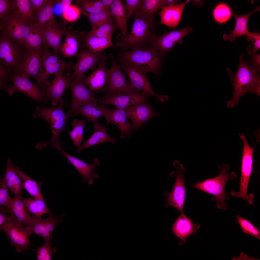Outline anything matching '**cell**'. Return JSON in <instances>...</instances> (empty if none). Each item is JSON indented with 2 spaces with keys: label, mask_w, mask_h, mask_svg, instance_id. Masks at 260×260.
Returning a JSON list of instances; mask_svg holds the SVG:
<instances>
[{
  "label": "cell",
  "mask_w": 260,
  "mask_h": 260,
  "mask_svg": "<svg viewBox=\"0 0 260 260\" xmlns=\"http://www.w3.org/2000/svg\"><path fill=\"white\" fill-rule=\"evenodd\" d=\"M243 54L240 55L239 65L235 74H233L229 68L227 69L234 89L232 98L227 103V106L228 108L234 107L238 104L241 97L247 93H254L260 96L259 73L243 60Z\"/></svg>",
  "instance_id": "obj_1"
},
{
  "label": "cell",
  "mask_w": 260,
  "mask_h": 260,
  "mask_svg": "<svg viewBox=\"0 0 260 260\" xmlns=\"http://www.w3.org/2000/svg\"><path fill=\"white\" fill-rule=\"evenodd\" d=\"M218 168L220 172L217 176L194 184L193 188L213 195L211 201L215 202V206L219 209L226 210L228 206L225 201L228 200L229 196L225 191V185L228 181L234 180L237 175L234 172L229 173L230 167L228 164H223Z\"/></svg>",
  "instance_id": "obj_2"
},
{
  "label": "cell",
  "mask_w": 260,
  "mask_h": 260,
  "mask_svg": "<svg viewBox=\"0 0 260 260\" xmlns=\"http://www.w3.org/2000/svg\"><path fill=\"white\" fill-rule=\"evenodd\" d=\"M163 57L159 52L150 46L124 52L119 58L146 73L151 72L158 75L163 64Z\"/></svg>",
  "instance_id": "obj_3"
},
{
  "label": "cell",
  "mask_w": 260,
  "mask_h": 260,
  "mask_svg": "<svg viewBox=\"0 0 260 260\" xmlns=\"http://www.w3.org/2000/svg\"><path fill=\"white\" fill-rule=\"evenodd\" d=\"M131 32L126 39L114 46L124 50L150 46L151 40L156 35V22H150L140 17L134 16Z\"/></svg>",
  "instance_id": "obj_4"
},
{
  "label": "cell",
  "mask_w": 260,
  "mask_h": 260,
  "mask_svg": "<svg viewBox=\"0 0 260 260\" xmlns=\"http://www.w3.org/2000/svg\"><path fill=\"white\" fill-rule=\"evenodd\" d=\"M68 106L65 102L58 103L57 107L49 108L43 105L41 107L36 108L32 115L34 118L40 117L47 120L50 125L52 132L51 139L46 142L40 143L37 144L39 149L46 146L49 144L61 143L59 136L60 133L65 130V125L69 118L67 114L64 112V107Z\"/></svg>",
  "instance_id": "obj_5"
},
{
  "label": "cell",
  "mask_w": 260,
  "mask_h": 260,
  "mask_svg": "<svg viewBox=\"0 0 260 260\" xmlns=\"http://www.w3.org/2000/svg\"><path fill=\"white\" fill-rule=\"evenodd\" d=\"M75 64L62 60L58 54L51 53L49 48L45 50L41 58L39 80L37 84L44 90L49 84L48 79L52 75L62 74L64 71H70Z\"/></svg>",
  "instance_id": "obj_6"
},
{
  "label": "cell",
  "mask_w": 260,
  "mask_h": 260,
  "mask_svg": "<svg viewBox=\"0 0 260 260\" xmlns=\"http://www.w3.org/2000/svg\"><path fill=\"white\" fill-rule=\"evenodd\" d=\"M27 51L19 42L0 34V63L13 73L20 65Z\"/></svg>",
  "instance_id": "obj_7"
},
{
  "label": "cell",
  "mask_w": 260,
  "mask_h": 260,
  "mask_svg": "<svg viewBox=\"0 0 260 260\" xmlns=\"http://www.w3.org/2000/svg\"><path fill=\"white\" fill-rule=\"evenodd\" d=\"M243 143L241 165V174L240 182L239 191H232L231 195L234 197L242 198L247 201L251 205H253L254 195L252 193L248 194V188L251 175L253 164V154L254 151L253 147H251L245 136L240 134Z\"/></svg>",
  "instance_id": "obj_8"
},
{
  "label": "cell",
  "mask_w": 260,
  "mask_h": 260,
  "mask_svg": "<svg viewBox=\"0 0 260 260\" xmlns=\"http://www.w3.org/2000/svg\"><path fill=\"white\" fill-rule=\"evenodd\" d=\"M118 61L119 66L128 76L130 87L134 92L141 93L148 97L155 96L161 102L168 100V96L159 94L153 90L147 78V73L133 67L122 59L119 58Z\"/></svg>",
  "instance_id": "obj_9"
},
{
  "label": "cell",
  "mask_w": 260,
  "mask_h": 260,
  "mask_svg": "<svg viewBox=\"0 0 260 260\" xmlns=\"http://www.w3.org/2000/svg\"><path fill=\"white\" fill-rule=\"evenodd\" d=\"M13 83L9 84L6 89L7 93L12 96L16 91L21 92L35 101L46 103L48 99L45 97L43 91L37 84L31 82L29 78L19 74L16 71L11 79Z\"/></svg>",
  "instance_id": "obj_10"
},
{
  "label": "cell",
  "mask_w": 260,
  "mask_h": 260,
  "mask_svg": "<svg viewBox=\"0 0 260 260\" xmlns=\"http://www.w3.org/2000/svg\"><path fill=\"white\" fill-rule=\"evenodd\" d=\"M111 67L106 95H112L128 94L135 92L131 89L129 81L123 73L121 67L117 65L113 55L110 54Z\"/></svg>",
  "instance_id": "obj_11"
},
{
  "label": "cell",
  "mask_w": 260,
  "mask_h": 260,
  "mask_svg": "<svg viewBox=\"0 0 260 260\" xmlns=\"http://www.w3.org/2000/svg\"><path fill=\"white\" fill-rule=\"evenodd\" d=\"M194 28L188 26L181 30L173 31L160 35H155L152 38L151 45L163 57L177 44H182V38L192 31Z\"/></svg>",
  "instance_id": "obj_12"
},
{
  "label": "cell",
  "mask_w": 260,
  "mask_h": 260,
  "mask_svg": "<svg viewBox=\"0 0 260 260\" xmlns=\"http://www.w3.org/2000/svg\"><path fill=\"white\" fill-rule=\"evenodd\" d=\"M177 168L176 181L172 190L166 193L167 204L174 207L183 213V208L186 197V189L185 183L184 172L185 169L180 164L176 163Z\"/></svg>",
  "instance_id": "obj_13"
},
{
  "label": "cell",
  "mask_w": 260,
  "mask_h": 260,
  "mask_svg": "<svg viewBox=\"0 0 260 260\" xmlns=\"http://www.w3.org/2000/svg\"><path fill=\"white\" fill-rule=\"evenodd\" d=\"M46 49L39 48L27 50L16 70L17 73L28 78L30 77L33 78L38 83L40 78L41 58L43 52Z\"/></svg>",
  "instance_id": "obj_14"
},
{
  "label": "cell",
  "mask_w": 260,
  "mask_h": 260,
  "mask_svg": "<svg viewBox=\"0 0 260 260\" xmlns=\"http://www.w3.org/2000/svg\"><path fill=\"white\" fill-rule=\"evenodd\" d=\"M0 24V34L13 39L25 45V39L31 29V25H27L12 12Z\"/></svg>",
  "instance_id": "obj_15"
},
{
  "label": "cell",
  "mask_w": 260,
  "mask_h": 260,
  "mask_svg": "<svg viewBox=\"0 0 260 260\" xmlns=\"http://www.w3.org/2000/svg\"><path fill=\"white\" fill-rule=\"evenodd\" d=\"M106 54L102 51L95 53L88 51L85 48H81L78 54L77 62L73 69L71 80H83L86 77L84 74L85 72L96 69L97 63Z\"/></svg>",
  "instance_id": "obj_16"
},
{
  "label": "cell",
  "mask_w": 260,
  "mask_h": 260,
  "mask_svg": "<svg viewBox=\"0 0 260 260\" xmlns=\"http://www.w3.org/2000/svg\"><path fill=\"white\" fill-rule=\"evenodd\" d=\"M148 98L141 93L136 92L116 95L105 94L97 99V103L101 105H112L125 110L137 105L148 103Z\"/></svg>",
  "instance_id": "obj_17"
},
{
  "label": "cell",
  "mask_w": 260,
  "mask_h": 260,
  "mask_svg": "<svg viewBox=\"0 0 260 260\" xmlns=\"http://www.w3.org/2000/svg\"><path fill=\"white\" fill-rule=\"evenodd\" d=\"M22 225L12 220L0 227L11 242V245L18 252L29 249L30 241L29 236L25 231Z\"/></svg>",
  "instance_id": "obj_18"
},
{
  "label": "cell",
  "mask_w": 260,
  "mask_h": 260,
  "mask_svg": "<svg viewBox=\"0 0 260 260\" xmlns=\"http://www.w3.org/2000/svg\"><path fill=\"white\" fill-rule=\"evenodd\" d=\"M107 58L106 54L98 62V68L83 80L85 85L92 91L106 92V91L110 73V69L106 65Z\"/></svg>",
  "instance_id": "obj_19"
},
{
  "label": "cell",
  "mask_w": 260,
  "mask_h": 260,
  "mask_svg": "<svg viewBox=\"0 0 260 260\" xmlns=\"http://www.w3.org/2000/svg\"><path fill=\"white\" fill-rule=\"evenodd\" d=\"M52 146L64 155L68 160L67 163H71L81 175L83 177L84 182L90 185L93 184V179L98 177V174L94 170L96 166L100 165V162L97 158H95L93 162L91 164H89L67 153L59 144H55Z\"/></svg>",
  "instance_id": "obj_20"
},
{
  "label": "cell",
  "mask_w": 260,
  "mask_h": 260,
  "mask_svg": "<svg viewBox=\"0 0 260 260\" xmlns=\"http://www.w3.org/2000/svg\"><path fill=\"white\" fill-rule=\"evenodd\" d=\"M71 76L69 72L65 75L62 74L55 75L53 80L49 82L46 88L43 90L45 97L51 99L52 106H56L58 102H65L62 97L65 91L70 86Z\"/></svg>",
  "instance_id": "obj_21"
},
{
  "label": "cell",
  "mask_w": 260,
  "mask_h": 260,
  "mask_svg": "<svg viewBox=\"0 0 260 260\" xmlns=\"http://www.w3.org/2000/svg\"><path fill=\"white\" fill-rule=\"evenodd\" d=\"M112 35L98 37L89 32H82L79 33L78 47L88 49L89 52L97 53L109 47L114 46L112 42Z\"/></svg>",
  "instance_id": "obj_22"
},
{
  "label": "cell",
  "mask_w": 260,
  "mask_h": 260,
  "mask_svg": "<svg viewBox=\"0 0 260 260\" xmlns=\"http://www.w3.org/2000/svg\"><path fill=\"white\" fill-rule=\"evenodd\" d=\"M72 92V100L69 110L89 103L97 102L93 91L87 87L82 80H71L69 82Z\"/></svg>",
  "instance_id": "obj_23"
},
{
  "label": "cell",
  "mask_w": 260,
  "mask_h": 260,
  "mask_svg": "<svg viewBox=\"0 0 260 260\" xmlns=\"http://www.w3.org/2000/svg\"><path fill=\"white\" fill-rule=\"evenodd\" d=\"M128 118L132 121L133 130H138L145 122L160 113L154 112L152 106L148 103L137 105L125 110Z\"/></svg>",
  "instance_id": "obj_24"
},
{
  "label": "cell",
  "mask_w": 260,
  "mask_h": 260,
  "mask_svg": "<svg viewBox=\"0 0 260 260\" xmlns=\"http://www.w3.org/2000/svg\"><path fill=\"white\" fill-rule=\"evenodd\" d=\"M107 123L113 124L120 130V137L125 138L130 136L133 130L132 124L129 123L127 117L125 110L116 107L109 108L104 116Z\"/></svg>",
  "instance_id": "obj_25"
},
{
  "label": "cell",
  "mask_w": 260,
  "mask_h": 260,
  "mask_svg": "<svg viewBox=\"0 0 260 260\" xmlns=\"http://www.w3.org/2000/svg\"><path fill=\"white\" fill-rule=\"evenodd\" d=\"M200 227L199 224L194 223L182 213L172 224V230L173 234L180 239L179 244L182 245L185 243L186 239L189 236L197 233Z\"/></svg>",
  "instance_id": "obj_26"
},
{
  "label": "cell",
  "mask_w": 260,
  "mask_h": 260,
  "mask_svg": "<svg viewBox=\"0 0 260 260\" xmlns=\"http://www.w3.org/2000/svg\"><path fill=\"white\" fill-rule=\"evenodd\" d=\"M190 1L162 8L158 13L161 18L160 23L169 28H175L179 24L185 5Z\"/></svg>",
  "instance_id": "obj_27"
},
{
  "label": "cell",
  "mask_w": 260,
  "mask_h": 260,
  "mask_svg": "<svg viewBox=\"0 0 260 260\" xmlns=\"http://www.w3.org/2000/svg\"><path fill=\"white\" fill-rule=\"evenodd\" d=\"M109 109L105 105H100L96 102H92L69 110L67 113L69 118L77 114L82 115L87 118L89 122H93L94 124L98 122L100 117L104 116Z\"/></svg>",
  "instance_id": "obj_28"
},
{
  "label": "cell",
  "mask_w": 260,
  "mask_h": 260,
  "mask_svg": "<svg viewBox=\"0 0 260 260\" xmlns=\"http://www.w3.org/2000/svg\"><path fill=\"white\" fill-rule=\"evenodd\" d=\"M112 19L121 31L120 41L125 40L128 36L127 26L128 19L124 5L120 0H114L110 8Z\"/></svg>",
  "instance_id": "obj_29"
},
{
  "label": "cell",
  "mask_w": 260,
  "mask_h": 260,
  "mask_svg": "<svg viewBox=\"0 0 260 260\" xmlns=\"http://www.w3.org/2000/svg\"><path fill=\"white\" fill-rule=\"evenodd\" d=\"M57 1L49 0L46 6L35 16L32 25L43 28L60 27L55 19L53 12L54 6Z\"/></svg>",
  "instance_id": "obj_30"
},
{
  "label": "cell",
  "mask_w": 260,
  "mask_h": 260,
  "mask_svg": "<svg viewBox=\"0 0 260 260\" xmlns=\"http://www.w3.org/2000/svg\"><path fill=\"white\" fill-rule=\"evenodd\" d=\"M94 124L93 133L87 140L77 147V152H79L84 149L104 142H109L113 144L115 143L117 139L109 136L105 126H101L98 122Z\"/></svg>",
  "instance_id": "obj_31"
},
{
  "label": "cell",
  "mask_w": 260,
  "mask_h": 260,
  "mask_svg": "<svg viewBox=\"0 0 260 260\" xmlns=\"http://www.w3.org/2000/svg\"><path fill=\"white\" fill-rule=\"evenodd\" d=\"M7 208L8 213L13 217L14 221L19 224L28 225L32 221L33 217L27 210L21 200L15 197Z\"/></svg>",
  "instance_id": "obj_32"
},
{
  "label": "cell",
  "mask_w": 260,
  "mask_h": 260,
  "mask_svg": "<svg viewBox=\"0 0 260 260\" xmlns=\"http://www.w3.org/2000/svg\"><path fill=\"white\" fill-rule=\"evenodd\" d=\"M260 6L258 7L252 12L246 14L242 15H235L232 13V15L235 19V26L233 30L230 32V34H224L223 36L224 39L229 40L231 42L234 41L237 37L243 35L248 36L251 32L248 29L247 22L250 16L254 13L260 10Z\"/></svg>",
  "instance_id": "obj_33"
},
{
  "label": "cell",
  "mask_w": 260,
  "mask_h": 260,
  "mask_svg": "<svg viewBox=\"0 0 260 260\" xmlns=\"http://www.w3.org/2000/svg\"><path fill=\"white\" fill-rule=\"evenodd\" d=\"M3 178L6 184L9 189L14 194L15 197L22 200L23 187L21 181L9 159L6 161V170Z\"/></svg>",
  "instance_id": "obj_34"
},
{
  "label": "cell",
  "mask_w": 260,
  "mask_h": 260,
  "mask_svg": "<svg viewBox=\"0 0 260 260\" xmlns=\"http://www.w3.org/2000/svg\"><path fill=\"white\" fill-rule=\"evenodd\" d=\"M12 12L27 25H32L35 15L30 0H13Z\"/></svg>",
  "instance_id": "obj_35"
},
{
  "label": "cell",
  "mask_w": 260,
  "mask_h": 260,
  "mask_svg": "<svg viewBox=\"0 0 260 260\" xmlns=\"http://www.w3.org/2000/svg\"><path fill=\"white\" fill-rule=\"evenodd\" d=\"M43 29L45 38L49 47L52 48L54 53L57 54L62 37L66 35L72 28L71 26L62 29L60 27H53Z\"/></svg>",
  "instance_id": "obj_36"
},
{
  "label": "cell",
  "mask_w": 260,
  "mask_h": 260,
  "mask_svg": "<svg viewBox=\"0 0 260 260\" xmlns=\"http://www.w3.org/2000/svg\"><path fill=\"white\" fill-rule=\"evenodd\" d=\"M165 6H166V0H144L143 3L140 9L130 18L137 16L152 22L155 14L159 9Z\"/></svg>",
  "instance_id": "obj_37"
},
{
  "label": "cell",
  "mask_w": 260,
  "mask_h": 260,
  "mask_svg": "<svg viewBox=\"0 0 260 260\" xmlns=\"http://www.w3.org/2000/svg\"><path fill=\"white\" fill-rule=\"evenodd\" d=\"M79 33L76 30L72 29L66 35L65 38L58 51L60 54L65 57L71 58L78 56Z\"/></svg>",
  "instance_id": "obj_38"
},
{
  "label": "cell",
  "mask_w": 260,
  "mask_h": 260,
  "mask_svg": "<svg viewBox=\"0 0 260 260\" xmlns=\"http://www.w3.org/2000/svg\"><path fill=\"white\" fill-rule=\"evenodd\" d=\"M25 45L27 50L39 48H49L45 38L43 28L32 25H31V29L26 38Z\"/></svg>",
  "instance_id": "obj_39"
},
{
  "label": "cell",
  "mask_w": 260,
  "mask_h": 260,
  "mask_svg": "<svg viewBox=\"0 0 260 260\" xmlns=\"http://www.w3.org/2000/svg\"><path fill=\"white\" fill-rule=\"evenodd\" d=\"M12 164L21 180L23 188L33 198L44 200L41 189L42 182H37L31 179L21 170L14 164Z\"/></svg>",
  "instance_id": "obj_40"
},
{
  "label": "cell",
  "mask_w": 260,
  "mask_h": 260,
  "mask_svg": "<svg viewBox=\"0 0 260 260\" xmlns=\"http://www.w3.org/2000/svg\"><path fill=\"white\" fill-rule=\"evenodd\" d=\"M21 200L27 210L34 217L42 218V216L46 214L49 215H53L46 205L44 200L26 197L22 198Z\"/></svg>",
  "instance_id": "obj_41"
},
{
  "label": "cell",
  "mask_w": 260,
  "mask_h": 260,
  "mask_svg": "<svg viewBox=\"0 0 260 260\" xmlns=\"http://www.w3.org/2000/svg\"><path fill=\"white\" fill-rule=\"evenodd\" d=\"M85 122V119H75L71 122L73 128L68 132L71 139L77 147L84 141L83 135Z\"/></svg>",
  "instance_id": "obj_42"
},
{
  "label": "cell",
  "mask_w": 260,
  "mask_h": 260,
  "mask_svg": "<svg viewBox=\"0 0 260 260\" xmlns=\"http://www.w3.org/2000/svg\"><path fill=\"white\" fill-rule=\"evenodd\" d=\"M119 28L112 19L91 29L89 32L98 37L112 35L114 32Z\"/></svg>",
  "instance_id": "obj_43"
},
{
  "label": "cell",
  "mask_w": 260,
  "mask_h": 260,
  "mask_svg": "<svg viewBox=\"0 0 260 260\" xmlns=\"http://www.w3.org/2000/svg\"><path fill=\"white\" fill-rule=\"evenodd\" d=\"M88 18L92 26L94 28L100 24L112 19L110 10L96 13L81 12Z\"/></svg>",
  "instance_id": "obj_44"
},
{
  "label": "cell",
  "mask_w": 260,
  "mask_h": 260,
  "mask_svg": "<svg viewBox=\"0 0 260 260\" xmlns=\"http://www.w3.org/2000/svg\"><path fill=\"white\" fill-rule=\"evenodd\" d=\"M47 219L33 217L32 221L29 224L24 227L25 231L29 236L33 234L40 236L45 230Z\"/></svg>",
  "instance_id": "obj_45"
},
{
  "label": "cell",
  "mask_w": 260,
  "mask_h": 260,
  "mask_svg": "<svg viewBox=\"0 0 260 260\" xmlns=\"http://www.w3.org/2000/svg\"><path fill=\"white\" fill-rule=\"evenodd\" d=\"M64 214L58 216L53 215H49L47 218V222L45 230L42 233L40 236L45 240H51L52 238L53 232L56 226L62 220Z\"/></svg>",
  "instance_id": "obj_46"
},
{
  "label": "cell",
  "mask_w": 260,
  "mask_h": 260,
  "mask_svg": "<svg viewBox=\"0 0 260 260\" xmlns=\"http://www.w3.org/2000/svg\"><path fill=\"white\" fill-rule=\"evenodd\" d=\"M230 9L227 5L220 3L218 5L213 11V16L217 22L223 23L227 21L232 15Z\"/></svg>",
  "instance_id": "obj_47"
},
{
  "label": "cell",
  "mask_w": 260,
  "mask_h": 260,
  "mask_svg": "<svg viewBox=\"0 0 260 260\" xmlns=\"http://www.w3.org/2000/svg\"><path fill=\"white\" fill-rule=\"evenodd\" d=\"M236 217L243 233L251 235L260 239V232L256 227L248 220L242 218L240 215L236 214Z\"/></svg>",
  "instance_id": "obj_48"
},
{
  "label": "cell",
  "mask_w": 260,
  "mask_h": 260,
  "mask_svg": "<svg viewBox=\"0 0 260 260\" xmlns=\"http://www.w3.org/2000/svg\"><path fill=\"white\" fill-rule=\"evenodd\" d=\"M51 241H46L41 247L37 249V260H51L53 253L56 251L55 249L52 247Z\"/></svg>",
  "instance_id": "obj_49"
},
{
  "label": "cell",
  "mask_w": 260,
  "mask_h": 260,
  "mask_svg": "<svg viewBox=\"0 0 260 260\" xmlns=\"http://www.w3.org/2000/svg\"><path fill=\"white\" fill-rule=\"evenodd\" d=\"M81 13V11L78 6L71 4L65 9L62 15L65 21L71 22L78 20Z\"/></svg>",
  "instance_id": "obj_50"
},
{
  "label": "cell",
  "mask_w": 260,
  "mask_h": 260,
  "mask_svg": "<svg viewBox=\"0 0 260 260\" xmlns=\"http://www.w3.org/2000/svg\"><path fill=\"white\" fill-rule=\"evenodd\" d=\"M9 189L6 184L4 178L0 180V204L2 206L7 207L12 199L9 194Z\"/></svg>",
  "instance_id": "obj_51"
},
{
  "label": "cell",
  "mask_w": 260,
  "mask_h": 260,
  "mask_svg": "<svg viewBox=\"0 0 260 260\" xmlns=\"http://www.w3.org/2000/svg\"><path fill=\"white\" fill-rule=\"evenodd\" d=\"M124 5L128 19L136 12L143 3L144 0H126Z\"/></svg>",
  "instance_id": "obj_52"
},
{
  "label": "cell",
  "mask_w": 260,
  "mask_h": 260,
  "mask_svg": "<svg viewBox=\"0 0 260 260\" xmlns=\"http://www.w3.org/2000/svg\"><path fill=\"white\" fill-rule=\"evenodd\" d=\"M13 73L10 72L4 65L0 63V88L6 89L11 80Z\"/></svg>",
  "instance_id": "obj_53"
},
{
  "label": "cell",
  "mask_w": 260,
  "mask_h": 260,
  "mask_svg": "<svg viewBox=\"0 0 260 260\" xmlns=\"http://www.w3.org/2000/svg\"><path fill=\"white\" fill-rule=\"evenodd\" d=\"M12 9L13 0H0V23L10 15Z\"/></svg>",
  "instance_id": "obj_54"
},
{
  "label": "cell",
  "mask_w": 260,
  "mask_h": 260,
  "mask_svg": "<svg viewBox=\"0 0 260 260\" xmlns=\"http://www.w3.org/2000/svg\"><path fill=\"white\" fill-rule=\"evenodd\" d=\"M246 51L251 58L252 64L251 66L259 73L260 70V54L253 53L251 50V46L249 45L247 46Z\"/></svg>",
  "instance_id": "obj_55"
},
{
  "label": "cell",
  "mask_w": 260,
  "mask_h": 260,
  "mask_svg": "<svg viewBox=\"0 0 260 260\" xmlns=\"http://www.w3.org/2000/svg\"><path fill=\"white\" fill-rule=\"evenodd\" d=\"M248 41H251L253 44V49L252 51L253 53H257L260 48V35L257 32H251L249 35L247 37Z\"/></svg>",
  "instance_id": "obj_56"
},
{
  "label": "cell",
  "mask_w": 260,
  "mask_h": 260,
  "mask_svg": "<svg viewBox=\"0 0 260 260\" xmlns=\"http://www.w3.org/2000/svg\"><path fill=\"white\" fill-rule=\"evenodd\" d=\"M30 0L35 16L44 7L49 1V0Z\"/></svg>",
  "instance_id": "obj_57"
},
{
  "label": "cell",
  "mask_w": 260,
  "mask_h": 260,
  "mask_svg": "<svg viewBox=\"0 0 260 260\" xmlns=\"http://www.w3.org/2000/svg\"><path fill=\"white\" fill-rule=\"evenodd\" d=\"M6 210L1 206L0 207V227L7 223L9 221L13 220V217L11 215L7 214Z\"/></svg>",
  "instance_id": "obj_58"
},
{
  "label": "cell",
  "mask_w": 260,
  "mask_h": 260,
  "mask_svg": "<svg viewBox=\"0 0 260 260\" xmlns=\"http://www.w3.org/2000/svg\"><path fill=\"white\" fill-rule=\"evenodd\" d=\"M72 1L71 0H59V3L63 12L65 8L71 4Z\"/></svg>",
  "instance_id": "obj_59"
},
{
  "label": "cell",
  "mask_w": 260,
  "mask_h": 260,
  "mask_svg": "<svg viewBox=\"0 0 260 260\" xmlns=\"http://www.w3.org/2000/svg\"><path fill=\"white\" fill-rule=\"evenodd\" d=\"M101 1L106 8L109 9L110 8L114 0H101Z\"/></svg>",
  "instance_id": "obj_60"
},
{
  "label": "cell",
  "mask_w": 260,
  "mask_h": 260,
  "mask_svg": "<svg viewBox=\"0 0 260 260\" xmlns=\"http://www.w3.org/2000/svg\"><path fill=\"white\" fill-rule=\"evenodd\" d=\"M179 1V0H166V6L175 4Z\"/></svg>",
  "instance_id": "obj_61"
}]
</instances>
